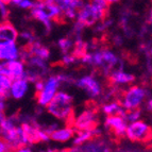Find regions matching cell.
Segmentation results:
<instances>
[{
  "mask_svg": "<svg viewBox=\"0 0 152 152\" xmlns=\"http://www.w3.org/2000/svg\"><path fill=\"white\" fill-rule=\"evenodd\" d=\"M51 116L61 121L69 124L74 118V98L68 91L60 89L53 99L46 107Z\"/></svg>",
  "mask_w": 152,
  "mask_h": 152,
  "instance_id": "obj_1",
  "label": "cell"
},
{
  "mask_svg": "<svg viewBox=\"0 0 152 152\" xmlns=\"http://www.w3.org/2000/svg\"><path fill=\"white\" fill-rule=\"evenodd\" d=\"M70 80L71 78L65 75H51L44 79L42 88L35 93V99L38 105L43 107H47L56 93L61 89L62 85L68 83Z\"/></svg>",
  "mask_w": 152,
  "mask_h": 152,
  "instance_id": "obj_2",
  "label": "cell"
},
{
  "mask_svg": "<svg viewBox=\"0 0 152 152\" xmlns=\"http://www.w3.org/2000/svg\"><path fill=\"white\" fill-rule=\"evenodd\" d=\"M149 97V91L142 85L131 84L128 88L122 91L119 102L124 111L140 109L145 101Z\"/></svg>",
  "mask_w": 152,
  "mask_h": 152,
  "instance_id": "obj_3",
  "label": "cell"
},
{
  "mask_svg": "<svg viewBox=\"0 0 152 152\" xmlns=\"http://www.w3.org/2000/svg\"><path fill=\"white\" fill-rule=\"evenodd\" d=\"M152 133V128L142 119L128 124L126 135L128 140L133 142H147Z\"/></svg>",
  "mask_w": 152,
  "mask_h": 152,
  "instance_id": "obj_4",
  "label": "cell"
},
{
  "mask_svg": "<svg viewBox=\"0 0 152 152\" xmlns=\"http://www.w3.org/2000/svg\"><path fill=\"white\" fill-rule=\"evenodd\" d=\"M75 84L78 88L85 91L91 98H99L103 94V86L99 79L91 74L84 75L77 80H75Z\"/></svg>",
  "mask_w": 152,
  "mask_h": 152,
  "instance_id": "obj_5",
  "label": "cell"
},
{
  "mask_svg": "<svg viewBox=\"0 0 152 152\" xmlns=\"http://www.w3.org/2000/svg\"><path fill=\"white\" fill-rule=\"evenodd\" d=\"M99 115L98 112L94 107H87L78 114L77 116H74L71 120L70 124L76 130H85L95 128L98 124Z\"/></svg>",
  "mask_w": 152,
  "mask_h": 152,
  "instance_id": "obj_6",
  "label": "cell"
},
{
  "mask_svg": "<svg viewBox=\"0 0 152 152\" xmlns=\"http://www.w3.org/2000/svg\"><path fill=\"white\" fill-rule=\"evenodd\" d=\"M77 18H78L77 21L81 23L84 28L96 25L98 21H103V17L99 13V11L89 2L83 4L81 9H79L77 12Z\"/></svg>",
  "mask_w": 152,
  "mask_h": 152,
  "instance_id": "obj_7",
  "label": "cell"
},
{
  "mask_svg": "<svg viewBox=\"0 0 152 152\" xmlns=\"http://www.w3.org/2000/svg\"><path fill=\"white\" fill-rule=\"evenodd\" d=\"M104 127L113 133L116 137H124L126 135V130L128 127V122L124 117L120 114L105 116Z\"/></svg>",
  "mask_w": 152,
  "mask_h": 152,
  "instance_id": "obj_8",
  "label": "cell"
},
{
  "mask_svg": "<svg viewBox=\"0 0 152 152\" xmlns=\"http://www.w3.org/2000/svg\"><path fill=\"white\" fill-rule=\"evenodd\" d=\"M107 76H109L111 84L115 87L129 86V85L134 83L135 81L134 75L122 70V68L113 69Z\"/></svg>",
  "mask_w": 152,
  "mask_h": 152,
  "instance_id": "obj_9",
  "label": "cell"
},
{
  "mask_svg": "<svg viewBox=\"0 0 152 152\" xmlns=\"http://www.w3.org/2000/svg\"><path fill=\"white\" fill-rule=\"evenodd\" d=\"M19 47L16 42L0 41V62H9L19 60Z\"/></svg>",
  "mask_w": 152,
  "mask_h": 152,
  "instance_id": "obj_10",
  "label": "cell"
},
{
  "mask_svg": "<svg viewBox=\"0 0 152 152\" xmlns=\"http://www.w3.org/2000/svg\"><path fill=\"white\" fill-rule=\"evenodd\" d=\"M77 130L72 127V124H67L64 127H58L50 133V140L56 142H68L75 137Z\"/></svg>",
  "mask_w": 152,
  "mask_h": 152,
  "instance_id": "obj_11",
  "label": "cell"
},
{
  "mask_svg": "<svg viewBox=\"0 0 152 152\" xmlns=\"http://www.w3.org/2000/svg\"><path fill=\"white\" fill-rule=\"evenodd\" d=\"M29 85H30V82L25 77L13 80L10 87V97H12L15 100L23 99L29 91V87H30Z\"/></svg>",
  "mask_w": 152,
  "mask_h": 152,
  "instance_id": "obj_12",
  "label": "cell"
},
{
  "mask_svg": "<svg viewBox=\"0 0 152 152\" xmlns=\"http://www.w3.org/2000/svg\"><path fill=\"white\" fill-rule=\"evenodd\" d=\"M19 37V33L15 26L10 20L0 21V41L1 42H16Z\"/></svg>",
  "mask_w": 152,
  "mask_h": 152,
  "instance_id": "obj_13",
  "label": "cell"
},
{
  "mask_svg": "<svg viewBox=\"0 0 152 152\" xmlns=\"http://www.w3.org/2000/svg\"><path fill=\"white\" fill-rule=\"evenodd\" d=\"M99 134H100V130L97 127L91 128V129L79 130L78 132H76L75 137L72 138V144L76 147H80L82 145L91 140L94 137H97Z\"/></svg>",
  "mask_w": 152,
  "mask_h": 152,
  "instance_id": "obj_14",
  "label": "cell"
},
{
  "mask_svg": "<svg viewBox=\"0 0 152 152\" xmlns=\"http://www.w3.org/2000/svg\"><path fill=\"white\" fill-rule=\"evenodd\" d=\"M9 71H10V79L16 80L25 77L26 74V64L21 60H15V61H9Z\"/></svg>",
  "mask_w": 152,
  "mask_h": 152,
  "instance_id": "obj_15",
  "label": "cell"
},
{
  "mask_svg": "<svg viewBox=\"0 0 152 152\" xmlns=\"http://www.w3.org/2000/svg\"><path fill=\"white\" fill-rule=\"evenodd\" d=\"M101 112L105 116H111V115H117V114L122 115L124 113V110L121 107L119 100L118 101L117 100H113V101L104 103L101 107Z\"/></svg>",
  "mask_w": 152,
  "mask_h": 152,
  "instance_id": "obj_16",
  "label": "cell"
},
{
  "mask_svg": "<svg viewBox=\"0 0 152 152\" xmlns=\"http://www.w3.org/2000/svg\"><path fill=\"white\" fill-rule=\"evenodd\" d=\"M12 80L9 77L0 76V99H7L10 97V87Z\"/></svg>",
  "mask_w": 152,
  "mask_h": 152,
  "instance_id": "obj_17",
  "label": "cell"
},
{
  "mask_svg": "<svg viewBox=\"0 0 152 152\" xmlns=\"http://www.w3.org/2000/svg\"><path fill=\"white\" fill-rule=\"evenodd\" d=\"M89 3L99 11V13L103 17V20H105L110 10V3L107 0H89Z\"/></svg>",
  "mask_w": 152,
  "mask_h": 152,
  "instance_id": "obj_18",
  "label": "cell"
},
{
  "mask_svg": "<svg viewBox=\"0 0 152 152\" xmlns=\"http://www.w3.org/2000/svg\"><path fill=\"white\" fill-rule=\"evenodd\" d=\"M122 116L124 117V119L128 124L133 121H136V120L142 119V111L140 109H135V110H130V111H124V113L122 114Z\"/></svg>",
  "mask_w": 152,
  "mask_h": 152,
  "instance_id": "obj_19",
  "label": "cell"
},
{
  "mask_svg": "<svg viewBox=\"0 0 152 152\" xmlns=\"http://www.w3.org/2000/svg\"><path fill=\"white\" fill-rule=\"evenodd\" d=\"M58 47H60V49H61V51L64 54L69 53L70 49H72V47H74V43L69 38H61L58 41Z\"/></svg>",
  "mask_w": 152,
  "mask_h": 152,
  "instance_id": "obj_20",
  "label": "cell"
},
{
  "mask_svg": "<svg viewBox=\"0 0 152 152\" xmlns=\"http://www.w3.org/2000/svg\"><path fill=\"white\" fill-rule=\"evenodd\" d=\"M0 152H15V149L2 137H0Z\"/></svg>",
  "mask_w": 152,
  "mask_h": 152,
  "instance_id": "obj_21",
  "label": "cell"
},
{
  "mask_svg": "<svg viewBox=\"0 0 152 152\" xmlns=\"http://www.w3.org/2000/svg\"><path fill=\"white\" fill-rule=\"evenodd\" d=\"M77 61H78V58H77L72 53H65L63 56V58H62V62L67 66L76 63Z\"/></svg>",
  "mask_w": 152,
  "mask_h": 152,
  "instance_id": "obj_22",
  "label": "cell"
},
{
  "mask_svg": "<svg viewBox=\"0 0 152 152\" xmlns=\"http://www.w3.org/2000/svg\"><path fill=\"white\" fill-rule=\"evenodd\" d=\"M0 76H5L10 78V71H9L8 62H0Z\"/></svg>",
  "mask_w": 152,
  "mask_h": 152,
  "instance_id": "obj_23",
  "label": "cell"
},
{
  "mask_svg": "<svg viewBox=\"0 0 152 152\" xmlns=\"http://www.w3.org/2000/svg\"><path fill=\"white\" fill-rule=\"evenodd\" d=\"M33 4H34V3H33L32 1H30V0H23L18 5H19V8H21V9H31L33 7Z\"/></svg>",
  "mask_w": 152,
  "mask_h": 152,
  "instance_id": "obj_24",
  "label": "cell"
},
{
  "mask_svg": "<svg viewBox=\"0 0 152 152\" xmlns=\"http://www.w3.org/2000/svg\"><path fill=\"white\" fill-rule=\"evenodd\" d=\"M15 152H34L30 147H28V145L26 146H21V147H18L17 149L15 150Z\"/></svg>",
  "mask_w": 152,
  "mask_h": 152,
  "instance_id": "obj_25",
  "label": "cell"
},
{
  "mask_svg": "<svg viewBox=\"0 0 152 152\" xmlns=\"http://www.w3.org/2000/svg\"><path fill=\"white\" fill-rule=\"evenodd\" d=\"M145 107L148 112L152 113V98H147V100L145 101Z\"/></svg>",
  "mask_w": 152,
  "mask_h": 152,
  "instance_id": "obj_26",
  "label": "cell"
},
{
  "mask_svg": "<svg viewBox=\"0 0 152 152\" xmlns=\"http://www.w3.org/2000/svg\"><path fill=\"white\" fill-rule=\"evenodd\" d=\"M48 152H78V149L75 146V148H70V149H64V150H49Z\"/></svg>",
  "mask_w": 152,
  "mask_h": 152,
  "instance_id": "obj_27",
  "label": "cell"
},
{
  "mask_svg": "<svg viewBox=\"0 0 152 152\" xmlns=\"http://www.w3.org/2000/svg\"><path fill=\"white\" fill-rule=\"evenodd\" d=\"M0 1H1V2L3 3V4H10L11 2H12V0H0Z\"/></svg>",
  "mask_w": 152,
  "mask_h": 152,
  "instance_id": "obj_28",
  "label": "cell"
},
{
  "mask_svg": "<svg viewBox=\"0 0 152 152\" xmlns=\"http://www.w3.org/2000/svg\"><path fill=\"white\" fill-rule=\"evenodd\" d=\"M107 1L110 3V4H112V3H117V2H119L120 0H107Z\"/></svg>",
  "mask_w": 152,
  "mask_h": 152,
  "instance_id": "obj_29",
  "label": "cell"
},
{
  "mask_svg": "<svg viewBox=\"0 0 152 152\" xmlns=\"http://www.w3.org/2000/svg\"><path fill=\"white\" fill-rule=\"evenodd\" d=\"M4 117H5L4 113H3V112H0V122L2 121V120H3V118H4Z\"/></svg>",
  "mask_w": 152,
  "mask_h": 152,
  "instance_id": "obj_30",
  "label": "cell"
},
{
  "mask_svg": "<svg viewBox=\"0 0 152 152\" xmlns=\"http://www.w3.org/2000/svg\"><path fill=\"white\" fill-rule=\"evenodd\" d=\"M149 142V145H150V147L152 148V133H151V135H150V137H149V140H148V142Z\"/></svg>",
  "mask_w": 152,
  "mask_h": 152,
  "instance_id": "obj_31",
  "label": "cell"
},
{
  "mask_svg": "<svg viewBox=\"0 0 152 152\" xmlns=\"http://www.w3.org/2000/svg\"><path fill=\"white\" fill-rule=\"evenodd\" d=\"M21 1H23V0H12V2L16 3V4H19V3H20Z\"/></svg>",
  "mask_w": 152,
  "mask_h": 152,
  "instance_id": "obj_32",
  "label": "cell"
},
{
  "mask_svg": "<svg viewBox=\"0 0 152 152\" xmlns=\"http://www.w3.org/2000/svg\"><path fill=\"white\" fill-rule=\"evenodd\" d=\"M149 54L151 56V58H152V46L150 47V49H149Z\"/></svg>",
  "mask_w": 152,
  "mask_h": 152,
  "instance_id": "obj_33",
  "label": "cell"
}]
</instances>
